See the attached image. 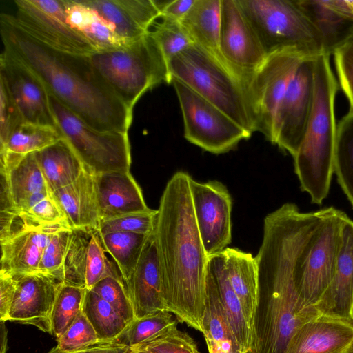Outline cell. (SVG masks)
Masks as SVG:
<instances>
[{
  "instance_id": "1",
  "label": "cell",
  "mask_w": 353,
  "mask_h": 353,
  "mask_svg": "<svg viewBox=\"0 0 353 353\" xmlns=\"http://www.w3.org/2000/svg\"><path fill=\"white\" fill-rule=\"evenodd\" d=\"M3 49L30 68L48 92L88 126L102 132L128 133L132 120L128 108L106 85L88 56L52 49L36 40L1 13Z\"/></svg>"
},
{
  "instance_id": "2",
  "label": "cell",
  "mask_w": 353,
  "mask_h": 353,
  "mask_svg": "<svg viewBox=\"0 0 353 353\" xmlns=\"http://www.w3.org/2000/svg\"><path fill=\"white\" fill-rule=\"evenodd\" d=\"M190 176L176 172L160 199L154 230L167 310L203 332L208 258L197 227Z\"/></svg>"
},
{
  "instance_id": "3",
  "label": "cell",
  "mask_w": 353,
  "mask_h": 353,
  "mask_svg": "<svg viewBox=\"0 0 353 353\" xmlns=\"http://www.w3.org/2000/svg\"><path fill=\"white\" fill-rule=\"evenodd\" d=\"M256 260L259 301L250 353H284L295 330L319 313L303 303L299 292L300 261L292 243L276 234L263 236Z\"/></svg>"
},
{
  "instance_id": "4",
  "label": "cell",
  "mask_w": 353,
  "mask_h": 353,
  "mask_svg": "<svg viewBox=\"0 0 353 353\" xmlns=\"http://www.w3.org/2000/svg\"><path fill=\"white\" fill-rule=\"evenodd\" d=\"M330 57L327 54L315 57L312 112L301 145L293 157L302 191L310 196L312 203L319 205L327 196L330 188L337 128L334 101L338 83Z\"/></svg>"
},
{
  "instance_id": "5",
  "label": "cell",
  "mask_w": 353,
  "mask_h": 353,
  "mask_svg": "<svg viewBox=\"0 0 353 353\" xmlns=\"http://www.w3.org/2000/svg\"><path fill=\"white\" fill-rule=\"evenodd\" d=\"M171 77L212 103L252 135L255 132L246 88L220 57L194 44L168 63Z\"/></svg>"
},
{
  "instance_id": "6",
  "label": "cell",
  "mask_w": 353,
  "mask_h": 353,
  "mask_svg": "<svg viewBox=\"0 0 353 353\" xmlns=\"http://www.w3.org/2000/svg\"><path fill=\"white\" fill-rule=\"evenodd\" d=\"M95 71L131 110L148 90L171 83L168 63L149 31L121 47L89 55Z\"/></svg>"
},
{
  "instance_id": "7",
  "label": "cell",
  "mask_w": 353,
  "mask_h": 353,
  "mask_svg": "<svg viewBox=\"0 0 353 353\" xmlns=\"http://www.w3.org/2000/svg\"><path fill=\"white\" fill-rule=\"evenodd\" d=\"M265 54L293 50L306 57L324 54L321 36L296 0H238Z\"/></svg>"
},
{
  "instance_id": "8",
  "label": "cell",
  "mask_w": 353,
  "mask_h": 353,
  "mask_svg": "<svg viewBox=\"0 0 353 353\" xmlns=\"http://www.w3.org/2000/svg\"><path fill=\"white\" fill-rule=\"evenodd\" d=\"M50 104L63 138L85 168L94 175L130 172L131 151L128 133L97 130L48 93Z\"/></svg>"
},
{
  "instance_id": "9",
  "label": "cell",
  "mask_w": 353,
  "mask_h": 353,
  "mask_svg": "<svg viewBox=\"0 0 353 353\" xmlns=\"http://www.w3.org/2000/svg\"><path fill=\"white\" fill-rule=\"evenodd\" d=\"M182 112L184 137L213 154L234 150L252 135L212 103L180 81L172 78Z\"/></svg>"
},
{
  "instance_id": "10",
  "label": "cell",
  "mask_w": 353,
  "mask_h": 353,
  "mask_svg": "<svg viewBox=\"0 0 353 353\" xmlns=\"http://www.w3.org/2000/svg\"><path fill=\"white\" fill-rule=\"evenodd\" d=\"M306 57L293 50L268 55L246 88L255 132L274 144L279 107L297 68Z\"/></svg>"
},
{
  "instance_id": "11",
  "label": "cell",
  "mask_w": 353,
  "mask_h": 353,
  "mask_svg": "<svg viewBox=\"0 0 353 353\" xmlns=\"http://www.w3.org/2000/svg\"><path fill=\"white\" fill-rule=\"evenodd\" d=\"M13 15L30 36L58 51L83 56L96 52L69 21L65 0H15Z\"/></svg>"
},
{
  "instance_id": "12",
  "label": "cell",
  "mask_w": 353,
  "mask_h": 353,
  "mask_svg": "<svg viewBox=\"0 0 353 353\" xmlns=\"http://www.w3.org/2000/svg\"><path fill=\"white\" fill-rule=\"evenodd\" d=\"M314 59L305 58L301 63L276 116L274 144L293 157L301 145L312 112Z\"/></svg>"
},
{
  "instance_id": "13",
  "label": "cell",
  "mask_w": 353,
  "mask_h": 353,
  "mask_svg": "<svg viewBox=\"0 0 353 353\" xmlns=\"http://www.w3.org/2000/svg\"><path fill=\"white\" fill-rule=\"evenodd\" d=\"M219 51L245 88L268 57L238 0H221Z\"/></svg>"
},
{
  "instance_id": "14",
  "label": "cell",
  "mask_w": 353,
  "mask_h": 353,
  "mask_svg": "<svg viewBox=\"0 0 353 353\" xmlns=\"http://www.w3.org/2000/svg\"><path fill=\"white\" fill-rule=\"evenodd\" d=\"M194 216L208 256L222 252L230 243L232 198L221 182L190 179Z\"/></svg>"
},
{
  "instance_id": "15",
  "label": "cell",
  "mask_w": 353,
  "mask_h": 353,
  "mask_svg": "<svg viewBox=\"0 0 353 353\" xmlns=\"http://www.w3.org/2000/svg\"><path fill=\"white\" fill-rule=\"evenodd\" d=\"M0 81L5 84L24 122L59 129L50 104L48 92L41 81L5 49L0 58Z\"/></svg>"
},
{
  "instance_id": "16",
  "label": "cell",
  "mask_w": 353,
  "mask_h": 353,
  "mask_svg": "<svg viewBox=\"0 0 353 353\" xmlns=\"http://www.w3.org/2000/svg\"><path fill=\"white\" fill-rule=\"evenodd\" d=\"M12 276L16 290L9 321L31 325L52 335V311L63 281L39 272Z\"/></svg>"
},
{
  "instance_id": "17",
  "label": "cell",
  "mask_w": 353,
  "mask_h": 353,
  "mask_svg": "<svg viewBox=\"0 0 353 353\" xmlns=\"http://www.w3.org/2000/svg\"><path fill=\"white\" fill-rule=\"evenodd\" d=\"M284 353H353V319L319 314L295 330Z\"/></svg>"
},
{
  "instance_id": "18",
  "label": "cell",
  "mask_w": 353,
  "mask_h": 353,
  "mask_svg": "<svg viewBox=\"0 0 353 353\" xmlns=\"http://www.w3.org/2000/svg\"><path fill=\"white\" fill-rule=\"evenodd\" d=\"M125 287L135 319L167 310L154 232L148 236L135 269L125 281Z\"/></svg>"
},
{
  "instance_id": "19",
  "label": "cell",
  "mask_w": 353,
  "mask_h": 353,
  "mask_svg": "<svg viewBox=\"0 0 353 353\" xmlns=\"http://www.w3.org/2000/svg\"><path fill=\"white\" fill-rule=\"evenodd\" d=\"M314 307L321 314L353 319V221L349 217L341 229L334 276Z\"/></svg>"
},
{
  "instance_id": "20",
  "label": "cell",
  "mask_w": 353,
  "mask_h": 353,
  "mask_svg": "<svg viewBox=\"0 0 353 353\" xmlns=\"http://www.w3.org/2000/svg\"><path fill=\"white\" fill-rule=\"evenodd\" d=\"M96 12L126 41L136 40L150 31L160 17L152 0H81Z\"/></svg>"
},
{
  "instance_id": "21",
  "label": "cell",
  "mask_w": 353,
  "mask_h": 353,
  "mask_svg": "<svg viewBox=\"0 0 353 353\" xmlns=\"http://www.w3.org/2000/svg\"><path fill=\"white\" fill-rule=\"evenodd\" d=\"M94 177L101 221L150 210L130 172H105Z\"/></svg>"
},
{
  "instance_id": "22",
  "label": "cell",
  "mask_w": 353,
  "mask_h": 353,
  "mask_svg": "<svg viewBox=\"0 0 353 353\" xmlns=\"http://www.w3.org/2000/svg\"><path fill=\"white\" fill-rule=\"evenodd\" d=\"M72 229L99 230L101 223L94 174L85 169L70 185L52 193Z\"/></svg>"
},
{
  "instance_id": "23",
  "label": "cell",
  "mask_w": 353,
  "mask_h": 353,
  "mask_svg": "<svg viewBox=\"0 0 353 353\" xmlns=\"http://www.w3.org/2000/svg\"><path fill=\"white\" fill-rule=\"evenodd\" d=\"M68 229L52 226L21 232L1 243L0 274L14 276L38 272L44 249L52 234Z\"/></svg>"
},
{
  "instance_id": "24",
  "label": "cell",
  "mask_w": 353,
  "mask_h": 353,
  "mask_svg": "<svg viewBox=\"0 0 353 353\" xmlns=\"http://www.w3.org/2000/svg\"><path fill=\"white\" fill-rule=\"evenodd\" d=\"M1 210L13 209L30 195L48 190L34 152L0 169Z\"/></svg>"
},
{
  "instance_id": "25",
  "label": "cell",
  "mask_w": 353,
  "mask_h": 353,
  "mask_svg": "<svg viewBox=\"0 0 353 353\" xmlns=\"http://www.w3.org/2000/svg\"><path fill=\"white\" fill-rule=\"evenodd\" d=\"M223 253L228 279L241 303L252 332L259 301V269L256 258L236 248H226Z\"/></svg>"
},
{
  "instance_id": "26",
  "label": "cell",
  "mask_w": 353,
  "mask_h": 353,
  "mask_svg": "<svg viewBox=\"0 0 353 353\" xmlns=\"http://www.w3.org/2000/svg\"><path fill=\"white\" fill-rule=\"evenodd\" d=\"M206 298L202 326L209 353H243L228 321L212 273L206 266Z\"/></svg>"
},
{
  "instance_id": "27",
  "label": "cell",
  "mask_w": 353,
  "mask_h": 353,
  "mask_svg": "<svg viewBox=\"0 0 353 353\" xmlns=\"http://www.w3.org/2000/svg\"><path fill=\"white\" fill-rule=\"evenodd\" d=\"M34 155L51 194L73 183L85 169L64 139L35 152Z\"/></svg>"
},
{
  "instance_id": "28",
  "label": "cell",
  "mask_w": 353,
  "mask_h": 353,
  "mask_svg": "<svg viewBox=\"0 0 353 353\" xmlns=\"http://www.w3.org/2000/svg\"><path fill=\"white\" fill-rule=\"evenodd\" d=\"M207 267L213 274L221 304L236 341L243 353H250L252 332L246 321L241 303L228 279L223 252L209 256Z\"/></svg>"
},
{
  "instance_id": "29",
  "label": "cell",
  "mask_w": 353,
  "mask_h": 353,
  "mask_svg": "<svg viewBox=\"0 0 353 353\" xmlns=\"http://www.w3.org/2000/svg\"><path fill=\"white\" fill-rule=\"evenodd\" d=\"M181 23L194 44L223 59L219 51L221 0H195Z\"/></svg>"
},
{
  "instance_id": "30",
  "label": "cell",
  "mask_w": 353,
  "mask_h": 353,
  "mask_svg": "<svg viewBox=\"0 0 353 353\" xmlns=\"http://www.w3.org/2000/svg\"><path fill=\"white\" fill-rule=\"evenodd\" d=\"M317 29L324 54L329 55L353 37V21L330 8L324 0H296Z\"/></svg>"
},
{
  "instance_id": "31",
  "label": "cell",
  "mask_w": 353,
  "mask_h": 353,
  "mask_svg": "<svg viewBox=\"0 0 353 353\" xmlns=\"http://www.w3.org/2000/svg\"><path fill=\"white\" fill-rule=\"evenodd\" d=\"M63 139L59 129L23 122L0 143V168L17 162L26 155L39 151Z\"/></svg>"
},
{
  "instance_id": "32",
  "label": "cell",
  "mask_w": 353,
  "mask_h": 353,
  "mask_svg": "<svg viewBox=\"0 0 353 353\" xmlns=\"http://www.w3.org/2000/svg\"><path fill=\"white\" fill-rule=\"evenodd\" d=\"M67 15L72 27L94 48L105 51L125 46L110 25L81 0H65Z\"/></svg>"
},
{
  "instance_id": "33",
  "label": "cell",
  "mask_w": 353,
  "mask_h": 353,
  "mask_svg": "<svg viewBox=\"0 0 353 353\" xmlns=\"http://www.w3.org/2000/svg\"><path fill=\"white\" fill-rule=\"evenodd\" d=\"M83 312L101 342L114 341L128 325L110 303L92 290L87 289Z\"/></svg>"
},
{
  "instance_id": "34",
  "label": "cell",
  "mask_w": 353,
  "mask_h": 353,
  "mask_svg": "<svg viewBox=\"0 0 353 353\" xmlns=\"http://www.w3.org/2000/svg\"><path fill=\"white\" fill-rule=\"evenodd\" d=\"M334 172L353 208V113L348 112L337 125Z\"/></svg>"
},
{
  "instance_id": "35",
  "label": "cell",
  "mask_w": 353,
  "mask_h": 353,
  "mask_svg": "<svg viewBox=\"0 0 353 353\" xmlns=\"http://www.w3.org/2000/svg\"><path fill=\"white\" fill-rule=\"evenodd\" d=\"M150 235L123 232L101 235L105 251L114 259L125 284L135 269Z\"/></svg>"
},
{
  "instance_id": "36",
  "label": "cell",
  "mask_w": 353,
  "mask_h": 353,
  "mask_svg": "<svg viewBox=\"0 0 353 353\" xmlns=\"http://www.w3.org/2000/svg\"><path fill=\"white\" fill-rule=\"evenodd\" d=\"M177 324L171 312L158 311L135 319L114 341L130 348L138 347L176 328Z\"/></svg>"
},
{
  "instance_id": "37",
  "label": "cell",
  "mask_w": 353,
  "mask_h": 353,
  "mask_svg": "<svg viewBox=\"0 0 353 353\" xmlns=\"http://www.w3.org/2000/svg\"><path fill=\"white\" fill-rule=\"evenodd\" d=\"M87 288L63 284L61 288L52 314V335L59 339L73 323L83 307Z\"/></svg>"
},
{
  "instance_id": "38",
  "label": "cell",
  "mask_w": 353,
  "mask_h": 353,
  "mask_svg": "<svg viewBox=\"0 0 353 353\" xmlns=\"http://www.w3.org/2000/svg\"><path fill=\"white\" fill-rule=\"evenodd\" d=\"M91 229L71 230L63 265V278L65 285L85 287V267Z\"/></svg>"
},
{
  "instance_id": "39",
  "label": "cell",
  "mask_w": 353,
  "mask_h": 353,
  "mask_svg": "<svg viewBox=\"0 0 353 353\" xmlns=\"http://www.w3.org/2000/svg\"><path fill=\"white\" fill-rule=\"evenodd\" d=\"M105 252H107L99 230H92L85 267V287L88 290H91L101 280L109 276L124 281L118 267L109 260Z\"/></svg>"
},
{
  "instance_id": "40",
  "label": "cell",
  "mask_w": 353,
  "mask_h": 353,
  "mask_svg": "<svg viewBox=\"0 0 353 353\" xmlns=\"http://www.w3.org/2000/svg\"><path fill=\"white\" fill-rule=\"evenodd\" d=\"M150 32L159 46L168 63L178 54L194 45L181 22L160 18Z\"/></svg>"
},
{
  "instance_id": "41",
  "label": "cell",
  "mask_w": 353,
  "mask_h": 353,
  "mask_svg": "<svg viewBox=\"0 0 353 353\" xmlns=\"http://www.w3.org/2000/svg\"><path fill=\"white\" fill-rule=\"evenodd\" d=\"M157 214L150 209L102 221L99 231L101 235L117 232L150 235L154 232Z\"/></svg>"
},
{
  "instance_id": "42",
  "label": "cell",
  "mask_w": 353,
  "mask_h": 353,
  "mask_svg": "<svg viewBox=\"0 0 353 353\" xmlns=\"http://www.w3.org/2000/svg\"><path fill=\"white\" fill-rule=\"evenodd\" d=\"M91 290L110 303L128 324L135 319L133 305L123 280L106 277Z\"/></svg>"
},
{
  "instance_id": "43",
  "label": "cell",
  "mask_w": 353,
  "mask_h": 353,
  "mask_svg": "<svg viewBox=\"0 0 353 353\" xmlns=\"http://www.w3.org/2000/svg\"><path fill=\"white\" fill-rule=\"evenodd\" d=\"M71 230L63 229L52 234L42 254L38 272L57 276L63 281V265Z\"/></svg>"
},
{
  "instance_id": "44",
  "label": "cell",
  "mask_w": 353,
  "mask_h": 353,
  "mask_svg": "<svg viewBox=\"0 0 353 353\" xmlns=\"http://www.w3.org/2000/svg\"><path fill=\"white\" fill-rule=\"evenodd\" d=\"M57 340V347L63 352L79 350L101 342L83 311L65 332Z\"/></svg>"
},
{
  "instance_id": "45",
  "label": "cell",
  "mask_w": 353,
  "mask_h": 353,
  "mask_svg": "<svg viewBox=\"0 0 353 353\" xmlns=\"http://www.w3.org/2000/svg\"><path fill=\"white\" fill-rule=\"evenodd\" d=\"M135 347L152 353H199L194 340L188 333L177 327Z\"/></svg>"
},
{
  "instance_id": "46",
  "label": "cell",
  "mask_w": 353,
  "mask_h": 353,
  "mask_svg": "<svg viewBox=\"0 0 353 353\" xmlns=\"http://www.w3.org/2000/svg\"><path fill=\"white\" fill-rule=\"evenodd\" d=\"M339 85L349 101L353 113V37L334 52Z\"/></svg>"
},
{
  "instance_id": "47",
  "label": "cell",
  "mask_w": 353,
  "mask_h": 353,
  "mask_svg": "<svg viewBox=\"0 0 353 353\" xmlns=\"http://www.w3.org/2000/svg\"><path fill=\"white\" fill-rule=\"evenodd\" d=\"M25 212L41 228L63 226L72 229L67 217L52 194Z\"/></svg>"
},
{
  "instance_id": "48",
  "label": "cell",
  "mask_w": 353,
  "mask_h": 353,
  "mask_svg": "<svg viewBox=\"0 0 353 353\" xmlns=\"http://www.w3.org/2000/svg\"><path fill=\"white\" fill-rule=\"evenodd\" d=\"M24 121L5 84L0 81V143Z\"/></svg>"
},
{
  "instance_id": "49",
  "label": "cell",
  "mask_w": 353,
  "mask_h": 353,
  "mask_svg": "<svg viewBox=\"0 0 353 353\" xmlns=\"http://www.w3.org/2000/svg\"><path fill=\"white\" fill-rule=\"evenodd\" d=\"M16 290L12 276L0 274V321H9L10 312Z\"/></svg>"
},
{
  "instance_id": "50",
  "label": "cell",
  "mask_w": 353,
  "mask_h": 353,
  "mask_svg": "<svg viewBox=\"0 0 353 353\" xmlns=\"http://www.w3.org/2000/svg\"><path fill=\"white\" fill-rule=\"evenodd\" d=\"M130 348L115 341L99 342L89 347L72 352H63L56 345L48 353H129Z\"/></svg>"
},
{
  "instance_id": "51",
  "label": "cell",
  "mask_w": 353,
  "mask_h": 353,
  "mask_svg": "<svg viewBox=\"0 0 353 353\" xmlns=\"http://www.w3.org/2000/svg\"><path fill=\"white\" fill-rule=\"evenodd\" d=\"M194 1L195 0H172L159 18L181 22Z\"/></svg>"
},
{
  "instance_id": "52",
  "label": "cell",
  "mask_w": 353,
  "mask_h": 353,
  "mask_svg": "<svg viewBox=\"0 0 353 353\" xmlns=\"http://www.w3.org/2000/svg\"><path fill=\"white\" fill-rule=\"evenodd\" d=\"M332 10L344 17L353 21V1L350 0H324Z\"/></svg>"
},
{
  "instance_id": "53",
  "label": "cell",
  "mask_w": 353,
  "mask_h": 353,
  "mask_svg": "<svg viewBox=\"0 0 353 353\" xmlns=\"http://www.w3.org/2000/svg\"><path fill=\"white\" fill-rule=\"evenodd\" d=\"M5 321H1V350L0 353H6L7 350V330Z\"/></svg>"
},
{
  "instance_id": "54",
  "label": "cell",
  "mask_w": 353,
  "mask_h": 353,
  "mask_svg": "<svg viewBox=\"0 0 353 353\" xmlns=\"http://www.w3.org/2000/svg\"><path fill=\"white\" fill-rule=\"evenodd\" d=\"M129 353H152L148 350H144V349H140V348H130Z\"/></svg>"
}]
</instances>
